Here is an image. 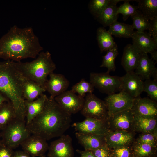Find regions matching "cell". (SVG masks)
Returning a JSON list of instances; mask_svg holds the SVG:
<instances>
[{"label":"cell","instance_id":"37","mask_svg":"<svg viewBox=\"0 0 157 157\" xmlns=\"http://www.w3.org/2000/svg\"><path fill=\"white\" fill-rule=\"evenodd\" d=\"M157 135V134L150 133H141L136 139L135 140V141L156 147Z\"/></svg>","mask_w":157,"mask_h":157},{"label":"cell","instance_id":"28","mask_svg":"<svg viewBox=\"0 0 157 157\" xmlns=\"http://www.w3.org/2000/svg\"><path fill=\"white\" fill-rule=\"evenodd\" d=\"M16 117L12 103L10 101L4 102L0 107V130L4 129Z\"/></svg>","mask_w":157,"mask_h":157},{"label":"cell","instance_id":"2","mask_svg":"<svg viewBox=\"0 0 157 157\" xmlns=\"http://www.w3.org/2000/svg\"><path fill=\"white\" fill-rule=\"evenodd\" d=\"M71 122V115L50 96L47 98L42 112L26 126L31 134L48 140L64 135Z\"/></svg>","mask_w":157,"mask_h":157},{"label":"cell","instance_id":"38","mask_svg":"<svg viewBox=\"0 0 157 157\" xmlns=\"http://www.w3.org/2000/svg\"><path fill=\"white\" fill-rule=\"evenodd\" d=\"M132 145L112 150V154L115 157H132L133 156Z\"/></svg>","mask_w":157,"mask_h":157},{"label":"cell","instance_id":"47","mask_svg":"<svg viewBox=\"0 0 157 157\" xmlns=\"http://www.w3.org/2000/svg\"><path fill=\"white\" fill-rule=\"evenodd\" d=\"M1 138V136L0 134V145L2 144V142H1V140L0 139V138Z\"/></svg>","mask_w":157,"mask_h":157},{"label":"cell","instance_id":"20","mask_svg":"<svg viewBox=\"0 0 157 157\" xmlns=\"http://www.w3.org/2000/svg\"><path fill=\"white\" fill-rule=\"evenodd\" d=\"M140 52L129 44L124 48L121 64L126 72L134 71L138 65Z\"/></svg>","mask_w":157,"mask_h":157},{"label":"cell","instance_id":"48","mask_svg":"<svg viewBox=\"0 0 157 157\" xmlns=\"http://www.w3.org/2000/svg\"><path fill=\"white\" fill-rule=\"evenodd\" d=\"M39 157H46V156L45 155H44L42 156H40Z\"/></svg>","mask_w":157,"mask_h":157},{"label":"cell","instance_id":"27","mask_svg":"<svg viewBox=\"0 0 157 157\" xmlns=\"http://www.w3.org/2000/svg\"><path fill=\"white\" fill-rule=\"evenodd\" d=\"M131 25L122 23L117 21L109 26L108 31L112 35L119 38H131L134 32Z\"/></svg>","mask_w":157,"mask_h":157},{"label":"cell","instance_id":"35","mask_svg":"<svg viewBox=\"0 0 157 157\" xmlns=\"http://www.w3.org/2000/svg\"><path fill=\"white\" fill-rule=\"evenodd\" d=\"M132 0H126L123 4L117 8V12L118 14H121L123 16L124 21H126L129 17L134 14L138 10L137 6L130 4L129 1Z\"/></svg>","mask_w":157,"mask_h":157},{"label":"cell","instance_id":"44","mask_svg":"<svg viewBox=\"0 0 157 157\" xmlns=\"http://www.w3.org/2000/svg\"><path fill=\"white\" fill-rule=\"evenodd\" d=\"M151 55V59L154 61H155V63L157 62V51L156 49L154 50L149 53Z\"/></svg>","mask_w":157,"mask_h":157},{"label":"cell","instance_id":"42","mask_svg":"<svg viewBox=\"0 0 157 157\" xmlns=\"http://www.w3.org/2000/svg\"><path fill=\"white\" fill-rule=\"evenodd\" d=\"M76 151L80 154L79 157H95L90 151L77 150Z\"/></svg>","mask_w":157,"mask_h":157},{"label":"cell","instance_id":"6","mask_svg":"<svg viewBox=\"0 0 157 157\" xmlns=\"http://www.w3.org/2000/svg\"><path fill=\"white\" fill-rule=\"evenodd\" d=\"M90 82L101 92L108 95L119 92L122 90L121 77L110 75L107 72L91 73Z\"/></svg>","mask_w":157,"mask_h":157},{"label":"cell","instance_id":"32","mask_svg":"<svg viewBox=\"0 0 157 157\" xmlns=\"http://www.w3.org/2000/svg\"><path fill=\"white\" fill-rule=\"evenodd\" d=\"M94 87L90 82H88L83 78L78 82L73 85L70 90L75 93L84 97L86 93H92Z\"/></svg>","mask_w":157,"mask_h":157},{"label":"cell","instance_id":"43","mask_svg":"<svg viewBox=\"0 0 157 157\" xmlns=\"http://www.w3.org/2000/svg\"><path fill=\"white\" fill-rule=\"evenodd\" d=\"M14 157H33L23 151H14Z\"/></svg>","mask_w":157,"mask_h":157},{"label":"cell","instance_id":"25","mask_svg":"<svg viewBox=\"0 0 157 157\" xmlns=\"http://www.w3.org/2000/svg\"><path fill=\"white\" fill-rule=\"evenodd\" d=\"M46 91L45 89L35 82L23 77V92L25 100L32 101Z\"/></svg>","mask_w":157,"mask_h":157},{"label":"cell","instance_id":"45","mask_svg":"<svg viewBox=\"0 0 157 157\" xmlns=\"http://www.w3.org/2000/svg\"><path fill=\"white\" fill-rule=\"evenodd\" d=\"M9 101V100L0 91V107L4 102Z\"/></svg>","mask_w":157,"mask_h":157},{"label":"cell","instance_id":"50","mask_svg":"<svg viewBox=\"0 0 157 157\" xmlns=\"http://www.w3.org/2000/svg\"><path fill=\"white\" fill-rule=\"evenodd\" d=\"M132 157H135V156H132Z\"/></svg>","mask_w":157,"mask_h":157},{"label":"cell","instance_id":"5","mask_svg":"<svg viewBox=\"0 0 157 157\" xmlns=\"http://www.w3.org/2000/svg\"><path fill=\"white\" fill-rule=\"evenodd\" d=\"M0 134L2 143L12 149L20 145L31 134L26 127V121L17 117L2 130Z\"/></svg>","mask_w":157,"mask_h":157},{"label":"cell","instance_id":"21","mask_svg":"<svg viewBox=\"0 0 157 157\" xmlns=\"http://www.w3.org/2000/svg\"><path fill=\"white\" fill-rule=\"evenodd\" d=\"M157 119L155 118L134 116L133 131L135 133H147L157 134Z\"/></svg>","mask_w":157,"mask_h":157},{"label":"cell","instance_id":"46","mask_svg":"<svg viewBox=\"0 0 157 157\" xmlns=\"http://www.w3.org/2000/svg\"><path fill=\"white\" fill-rule=\"evenodd\" d=\"M151 77L153 78V79L157 81V68H156L152 74Z\"/></svg>","mask_w":157,"mask_h":157},{"label":"cell","instance_id":"9","mask_svg":"<svg viewBox=\"0 0 157 157\" xmlns=\"http://www.w3.org/2000/svg\"><path fill=\"white\" fill-rule=\"evenodd\" d=\"M59 106L71 115L80 111L84 105L85 98L70 90H66L54 98Z\"/></svg>","mask_w":157,"mask_h":157},{"label":"cell","instance_id":"11","mask_svg":"<svg viewBox=\"0 0 157 157\" xmlns=\"http://www.w3.org/2000/svg\"><path fill=\"white\" fill-rule=\"evenodd\" d=\"M77 132L86 134L106 135L110 131L107 121L90 117L72 125Z\"/></svg>","mask_w":157,"mask_h":157},{"label":"cell","instance_id":"36","mask_svg":"<svg viewBox=\"0 0 157 157\" xmlns=\"http://www.w3.org/2000/svg\"><path fill=\"white\" fill-rule=\"evenodd\" d=\"M143 92L147 93L151 99L157 101V81L150 78L143 82Z\"/></svg>","mask_w":157,"mask_h":157},{"label":"cell","instance_id":"24","mask_svg":"<svg viewBox=\"0 0 157 157\" xmlns=\"http://www.w3.org/2000/svg\"><path fill=\"white\" fill-rule=\"evenodd\" d=\"M122 0H110L100 15L97 18L99 22L104 27L109 26L115 22L117 21L119 14L117 12V3Z\"/></svg>","mask_w":157,"mask_h":157},{"label":"cell","instance_id":"33","mask_svg":"<svg viewBox=\"0 0 157 157\" xmlns=\"http://www.w3.org/2000/svg\"><path fill=\"white\" fill-rule=\"evenodd\" d=\"M133 21L131 25L134 29L138 32H144L148 30L149 22L138 10L131 17Z\"/></svg>","mask_w":157,"mask_h":157},{"label":"cell","instance_id":"34","mask_svg":"<svg viewBox=\"0 0 157 157\" xmlns=\"http://www.w3.org/2000/svg\"><path fill=\"white\" fill-rule=\"evenodd\" d=\"M110 1V0H92L89 5L90 11L97 19Z\"/></svg>","mask_w":157,"mask_h":157},{"label":"cell","instance_id":"15","mask_svg":"<svg viewBox=\"0 0 157 157\" xmlns=\"http://www.w3.org/2000/svg\"><path fill=\"white\" fill-rule=\"evenodd\" d=\"M135 133L125 131H110L105 135L106 145L111 150L131 145L135 140Z\"/></svg>","mask_w":157,"mask_h":157},{"label":"cell","instance_id":"12","mask_svg":"<svg viewBox=\"0 0 157 157\" xmlns=\"http://www.w3.org/2000/svg\"><path fill=\"white\" fill-rule=\"evenodd\" d=\"M48 151V157H74L71 137L68 135H63L51 143Z\"/></svg>","mask_w":157,"mask_h":157},{"label":"cell","instance_id":"49","mask_svg":"<svg viewBox=\"0 0 157 157\" xmlns=\"http://www.w3.org/2000/svg\"><path fill=\"white\" fill-rule=\"evenodd\" d=\"M110 157H115L113 155H112V154L111 155Z\"/></svg>","mask_w":157,"mask_h":157},{"label":"cell","instance_id":"40","mask_svg":"<svg viewBox=\"0 0 157 157\" xmlns=\"http://www.w3.org/2000/svg\"><path fill=\"white\" fill-rule=\"evenodd\" d=\"M148 30L153 39H157V16L150 20Z\"/></svg>","mask_w":157,"mask_h":157},{"label":"cell","instance_id":"22","mask_svg":"<svg viewBox=\"0 0 157 157\" xmlns=\"http://www.w3.org/2000/svg\"><path fill=\"white\" fill-rule=\"evenodd\" d=\"M155 63L153 60L149 58L147 54L141 53L135 72L143 80L150 78L156 68Z\"/></svg>","mask_w":157,"mask_h":157},{"label":"cell","instance_id":"14","mask_svg":"<svg viewBox=\"0 0 157 157\" xmlns=\"http://www.w3.org/2000/svg\"><path fill=\"white\" fill-rule=\"evenodd\" d=\"M134 116L155 118L157 116V104L149 98H141L139 96L134 99L131 109Z\"/></svg>","mask_w":157,"mask_h":157},{"label":"cell","instance_id":"41","mask_svg":"<svg viewBox=\"0 0 157 157\" xmlns=\"http://www.w3.org/2000/svg\"><path fill=\"white\" fill-rule=\"evenodd\" d=\"M13 149L2 143L0 145V157H14Z\"/></svg>","mask_w":157,"mask_h":157},{"label":"cell","instance_id":"8","mask_svg":"<svg viewBox=\"0 0 157 157\" xmlns=\"http://www.w3.org/2000/svg\"><path fill=\"white\" fill-rule=\"evenodd\" d=\"M134 115L131 109L110 114L107 120L110 131H125L133 132H134Z\"/></svg>","mask_w":157,"mask_h":157},{"label":"cell","instance_id":"1","mask_svg":"<svg viewBox=\"0 0 157 157\" xmlns=\"http://www.w3.org/2000/svg\"><path fill=\"white\" fill-rule=\"evenodd\" d=\"M43 49L31 27L14 25L0 39V58L6 60L35 58Z\"/></svg>","mask_w":157,"mask_h":157},{"label":"cell","instance_id":"17","mask_svg":"<svg viewBox=\"0 0 157 157\" xmlns=\"http://www.w3.org/2000/svg\"><path fill=\"white\" fill-rule=\"evenodd\" d=\"M49 76V79L45 82L44 88L50 96L55 98L67 90L70 83L64 75L53 72Z\"/></svg>","mask_w":157,"mask_h":157},{"label":"cell","instance_id":"4","mask_svg":"<svg viewBox=\"0 0 157 157\" xmlns=\"http://www.w3.org/2000/svg\"><path fill=\"white\" fill-rule=\"evenodd\" d=\"M38 56L35 59L30 62L11 61L23 77L44 88L47 76L55 69L56 65L49 51L41 52Z\"/></svg>","mask_w":157,"mask_h":157},{"label":"cell","instance_id":"16","mask_svg":"<svg viewBox=\"0 0 157 157\" xmlns=\"http://www.w3.org/2000/svg\"><path fill=\"white\" fill-rule=\"evenodd\" d=\"M121 91H123L135 98L140 96L143 92V80L135 72H127L121 77Z\"/></svg>","mask_w":157,"mask_h":157},{"label":"cell","instance_id":"31","mask_svg":"<svg viewBox=\"0 0 157 157\" xmlns=\"http://www.w3.org/2000/svg\"><path fill=\"white\" fill-rule=\"evenodd\" d=\"M118 47L116 45L114 47L108 51L106 53L103 57L102 63L101 67L106 68L107 72L115 71L116 69L115 60L118 54Z\"/></svg>","mask_w":157,"mask_h":157},{"label":"cell","instance_id":"23","mask_svg":"<svg viewBox=\"0 0 157 157\" xmlns=\"http://www.w3.org/2000/svg\"><path fill=\"white\" fill-rule=\"evenodd\" d=\"M47 97L46 95L43 94L33 101L30 102L25 100L26 125L42 112Z\"/></svg>","mask_w":157,"mask_h":157},{"label":"cell","instance_id":"7","mask_svg":"<svg viewBox=\"0 0 157 157\" xmlns=\"http://www.w3.org/2000/svg\"><path fill=\"white\" fill-rule=\"evenodd\" d=\"M85 118L90 117L107 121L109 114L104 101L92 93H88L85 98L83 107L80 111Z\"/></svg>","mask_w":157,"mask_h":157},{"label":"cell","instance_id":"18","mask_svg":"<svg viewBox=\"0 0 157 157\" xmlns=\"http://www.w3.org/2000/svg\"><path fill=\"white\" fill-rule=\"evenodd\" d=\"M131 38L132 45L140 53L147 54L157 49V46L148 32L134 31Z\"/></svg>","mask_w":157,"mask_h":157},{"label":"cell","instance_id":"29","mask_svg":"<svg viewBox=\"0 0 157 157\" xmlns=\"http://www.w3.org/2000/svg\"><path fill=\"white\" fill-rule=\"evenodd\" d=\"M134 1L138 2V10L148 20L157 16V0Z\"/></svg>","mask_w":157,"mask_h":157},{"label":"cell","instance_id":"30","mask_svg":"<svg viewBox=\"0 0 157 157\" xmlns=\"http://www.w3.org/2000/svg\"><path fill=\"white\" fill-rule=\"evenodd\" d=\"M133 156L149 157L154 154L156 147L149 145L138 142L135 140L132 145Z\"/></svg>","mask_w":157,"mask_h":157},{"label":"cell","instance_id":"19","mask_svg":"<svg viewBox=\"0 0 157 157\" xmlns=\"http://www.w3.org/2000/svg\"><path fill=\"white\" fill-rule=\"evenodd\" d=\"M76 138L79 143L85 150L91 151L105 145V135L75 133Z\"/></svg>","mask_w":157,"mask_h":157},{"label":"cell","instance_id":"10","mask_svg":"<svg viewBox=\"0 0 157 157\" xmlns=\"http://www.w3.org/2000/svg\"><path fill=\"white\" fill-rule=\"evenodd\" d=\"M135 98L126 92L121 91L118 93L108 95L104 99L109 115L124 110L131 109Z\"/></svg>","mask_w":157,"mask_h":157},{"label":"cell","instance_id":"39","mask_svg":"<svg viewBox=\"0 0 157 157\" xmlns=\"http://www.w3.org/2000/svg\"><path fill=\"white\" fill-rule=\"evenodd\" d=\"M90 151L95 157H110L112 153V150L106 145Z\"/></svg>","mask_w":157,"mask_h":157},{"label":"cell","instance_id":"3","mask_svg":"<svg viewBox=\"0 0 157 157\" xmlns=\"http://www.w3.org/2000/svg\"><path fill=\"white\" fill-rule=\"evenodd\" d=\"M23 85V77L11 61L0 62V91L12 104L16 117L25 120L26 110Z\"/></svg>","mask_w":157,"mask_h":157},{"label":"cell","instance_id":"13","mask_svg":"<svg viewBox=\"0 0 157 157\" xmlns=\"http://www.w3.org/2000/svg\"><path fill=\"white\" fill-rule=\"evenodd\" d=\"M44 138L37 135H31L21 144L23 151L33 157H40L48 151L49 145Z\"/></svg>","mask_w":157,"mask_h":157},{"label":"cell","instance_id":"26","mask_svg":"<svg viewBox=\"0 0 157 157\" xmlns=\"http://www.w3.org/2000/svg\"><path fill=\"white\" fill-rule=\"evenodd\" d=\"M97 38L101 52L107 51L117 45L112 35L103 27H99L97 29Z\"/></svg>","mask_w":157,"mask_h":157}]
</instances>
